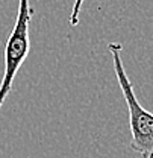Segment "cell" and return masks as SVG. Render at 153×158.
<instances>
[{
    "label": "cell",
    "instance_id": "cell-1",
    "mask_svg": "<svg viewBox=\"0 0 153 158\" xmlns=\"http://www.w3.org/2000/svg\"><path fill=\"white\" fill-rule=\"evenodd\" d=\"M108 49L112 56L115 76L129 111V126L132 135L131 148L136 154H139L141 158H153V113L147 111L136 99L132 82L127 78V73L123 65V46L120 43H109Z\"/></svg>",
    "mask_w": 153,
    "mask_h": 158
},
{
    "label": "cell",
    "instance_id": "cell-2",
    "mask_svg": "<svg viewBox=\"0 0 153 158\" xmlns=\"http://www.w3.org/2000/svg\"><path fill=\"white\" fill-rule=\"evenodd\" d=\"M32 15H34V8L30 6L29 0H18L17 20L5 46V73L0 82V111L8 94L11 93L18 69L29 55L30 50L29 29H30Z\"/></svg>",
    "mask_w": 153,
    "mask_h": 158
},
{
    "label": "cell",
    "instance_id": "cell-3",
    "mask_svg": "<svg viewBox=\"0 0 153 158\" xmlns=\"http://www.w3.org/2000/svg\"><path fill=\"white\" fill-rule=\"evenodd\" d=\"M82 3H83V0H76V2H74L73 12H71V17H70V24H71V26H76L77 23H79V14H80Z\"/></svg>",
    "mask_w": 153,
    "mask_h": 158
}]
</instances>
